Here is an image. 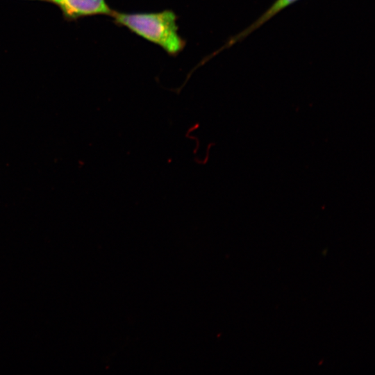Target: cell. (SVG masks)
<instances>
[{
  "label": "cell",
  "mask_w": 375,
  "mask_h": 375,
  "mask_svg": "<svg viewBox=\"0 0 375 375\" xmlns=\"http://www.w3.org/2000/svg\"><path fill=\"white\" fill-rule=\"evenodd\" d=\"M115 24L161 47L170 56H176L185 47L180 36L176 15L171 10L151 12H122L112 10Z\"/></svg>",
  "instance_id": "1"
},
{
  "label": "cell",
  "mask_w": 375,
  "mask_h": 375,
  "mask_svg": "<svg viewBox=\"0 0 375 375\" xmlns=\"http://www.w3.org/2000/svg\"><path fill=\"white\" fill-rule=\"evenodd\" d=\"M60 10L65 19L77 20L79 18L94 16H110L112 9L106 0H48Z\"/></svg>",
  "instance_id": "2"
},
{
  "label": "cell",
  "mask_w": 375,
  "mask_h": 375,
  "mask_svg": "<svg viewBox=\"0 0 375 375\" xmlns=\"http://www.w3.org/2000/svg\"><path fill=\"white\" fill-rule=\"evenodd\" d=\"M296 1L297 0H276L254 24H253L249 28H247V31L244 32L242 35L244 36L251 31H253L255 28H258L263 23L269 20L277 12L288 7L289 5L292 4Z\"/></svg>",
  "instance_id": "3"
},
{
  "label": "cell",
  "mask_w": 375,
  "mask_h": 375,
  "mask_svg": "<svg viewBox=\"0 0 375 375\" xmlns=\"http://www.w3.org/2000/svg\"><path fill=\"white\" fill-rule=\"evenodd\" d=\"M38 1H48V0H38Z\"/></svg>",
  "instance_id": "4"
}]
</instances>
